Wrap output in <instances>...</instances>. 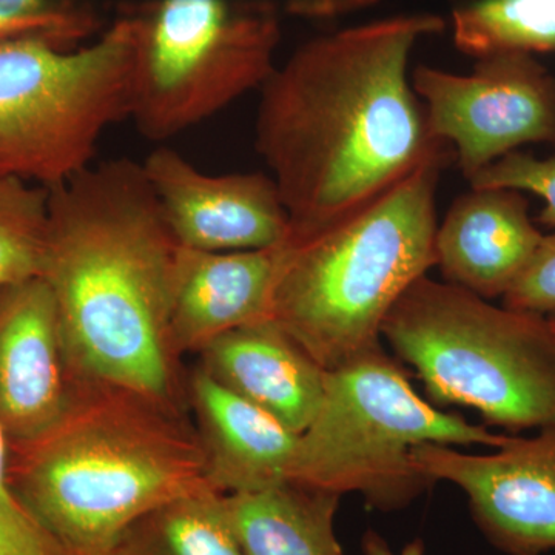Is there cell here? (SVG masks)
Here are the masks:
<instances>
[{"mask_svg": "<svg viewBox=\"0 0 555 555\" xmlns=\"http://www.w3.org/2000/svg\"><path fill=\"white\" fill-rule=\"evenodd\" d=\"M547 320H550L551 328H553L555 335V313L554 315L547 317Z\"/></svg>", "mask_w": 555, "mask_h": 555, "instance_id": "obj_27", "label": "cell"}, {"mask_svg": "<svg viewBox=\"0 0 555 555\" xmlns=\"http://www.w3.org/2000/svg\"><path fill=\"white\" fill-rule=\"evenodd\" d=\"M341 495L284 481L261 491L224 495L244 555H345L335 535Z\"/></svg>", "mask_w": 555, "mask_h": 555, "instance_id": "obj_17", "label": "cell"}, {"mask_svg": "<svg viewBox=\"0 0 555 555\" xmlns=\"http://www.w3.org/2000/svg\"><path fill=\"white\" fill-rule=\"evenodd\" d=\"M280 246L201 251L182 246L170 313L175 352L198 353L211 339L270 318Z\"/></svg>", "mask_w": 555, "mask_h": 555, "instance_id": "obj_16", "label": "cell"}, {"mask_svg": "<svg viewBox=\"0 0 555 555\" xmlns=\"http://www.w3.org/2000/svg\"><path fill=\"white\" fill-rule=\"evenodd\" d=\"M142 167L181 246L257 250L291 235V218L270 175L207 173L169 147L153 150Z\"/></svg>", "mask_w": 555, "mask_h": 555, "instance_id": "obj_12", "label": "cell"}, {"mask_svg": "<svg viewBox=\"0 0 555 555\" xmlns=\"http://www.w3.org/2000/svg\"><path fill=\"white\" fill-rule=\"evenodd\" d=\"M448 159L427 160L346 218L281 244L270 318L326 371L382 345L387 313L437 266Z\"/></svg>", "mask_w": 555, "mask_h": 555, "instance_id": "obj_4", "label": "cell"}, {"mask_svg": "<svg viewBox=\"0 0 555 555\" xmlns=\"http://www.w3.org/2000/svg\"><path fill=\"white\" fill-rule=\"evenodd\" d=\"M181 247L142 163L91 164L49 189L40 278L82 385L188 416V383L170 339Z\"/></svg>", "mask_w": 555, "mask_h": 555, "instance_id": "obj_2", "label": "cell"}, {"mask_svg": "<svg viewBox=\"0 0 555 555\" xmlns=\"http://www.w3.org/2000/svg\"><path fill=\"white\" fill-rule=\"evenodd\" d=\"M423 553H425V547H423L422 540H414V542L404 546V550L401 551L400 555H423Z\"/></svg>", "mask_w": 555, "mask_h": 555, "instance_id": "obj_26", "label": "cell"}, {"mask_svg": "<svg viewBox=\"0 0 555 555\" xmlns=\"http://www.w3.org/2000/svg\"><path fill=\"white\" fill-rule=\"evenodd\" d=\"M104 555H244L224 495L210 486L139 517Z\"/></svg>", "mask_w": 555, "mask_h": 555, "instance_id": "obj_18", "label": "cell"}, {"mask_svg": "<svg viewBox=\"0 0 555 555\" xmlns=\"http://www.w3.org/2000/svg\"><path fill=\"white\" fill-rule=\"evenodd\" d=\"M503 299L506 308L535 315L555 313V232L543 236L534 257Z\"/></svg>", "mask_w": 555, "mask_h": 555, "instance_id": "obj_23", "label": "cell"}, {"mask_svg": "<svg viewBox=\"0 0 555 555\" xmlns=\"http://www.w3.org/2000/svg\"><path fill=\"white\" fill-rule=\"evenodd\" d=\"M411 82L467 181L521 145L555 144V76L531 54L481 57L469 75L418 65Z\"/></svg>", "mask_w": 555, "mask_h": 555, "instance_id": "obj_9", "label": "cell"}, {"mask_svg": "<svg viewBox=\"0 0 555 555\" xmlns=\"http://www.w3.org/2000/svg\"><path fill=\"white\" fill-rule=\"evenodd\" d=\"M7 480L60 555H104L139 517L210 486L189 416L93 387L49 434L10 449Z\"/></svg>", "mask_w": 555, "mask_h": 555, "instance_id": "obj_3", "label": "cell"}, {"mask_svg": "<svg viewBox=\"0 0 555 555\" xmlns=\"http://www.w3.org/2000/svg\"><path fill=\"white\" fill-rule=\"evenodd\" d=\"M509 438L427 403L378 345L327 371L323 400L299 436L288 481L338 495L358 492L372 506L393 509L433 485L412 462V448L495 449Z\"/></svg>", "mask_w": 555, "mask_h": 555, "instance_id": "obj_6", "label": "cell"}, {"mask_svg": "<svg viewBox=\"0 0 555 555\" xmlns=\"http://www.w3.org/2000/svg\"><path fill=\"white\" fill-rule=\"evenodd\" d=\"M452 38L476 60L555 53V0H473L452 11Z\"/></svg>", "mask_w": 555, "mask_h": 555, "instance_id": "obj_19", "label": "cell"}, {"mask_svg": "<svg viewBox=\"0 0 555 555\" xmlns=\"http://www.w3.org/2000/svg\"><path fill=\"white\" fill-rule=\"evenodd\" d=\"M87 387L69 364L46 280L0 287V427L10 449L60 425Z\"/></svg>", "mask_w": 555, "mask_h": 555, "instance_id": "obj_11", "label": "cell"}, {"mask_svg": "<svg viewBox=\"0 0 555 555\" xmlns=\"http://www.w3.org/2000/svg\"><path fill=\"white\" fill-rule=\"evenodd\" d=\"M94 28L91 11L72 0H0V40L40 39L78 49Z\"/></svg>", "mask_w": 555, "mask_h": 555, "instance_id": "obj_21", "label": "cell"}, {"mask_svg": "<svg viewBox=\"0 0 555 555\" xmlns=\"http://www.w3.org/2000/svg\"><path fill=\"white\" fill-rule=\"evenodd\" d=\"M134 20L130 119L150 141L198 126L276 68L281 27L269 2L153 0Z\"/></svg>", "mask_w": 555, "mask_h": 555, "instance_id": "obj_8", "label": "cell"}, {"mask_svg": "<svg viewBox=\"0 0 555 555\" xmlns=\"http://www.w3.org/2000/svg\"><path fill=\"white\" fill-rule=\"evenodd\" d=\"M188 401L211 489L222 495L244 494L288 481L297 434L199 366L189 375Z\"/></svg>", "mask_w": 555, "mask_h": 555, "instance_id": "obj_15", "label": "cell"}, {"mask_svg": "<svg viewBox=\"0 0 555 555\" xmlns=\"http://www.w3.org/2000/svg\"><path fill=\"white\" fill-rule=\"evenodd\" d=\"M436 14H400L309 40L261 87L255 147L291 218L315 232L366 206L451 145L427 126L408 68Z\"/></svg>", "mask_w": 555, "mask_h": 555, "instance_id": "obj_1", "label": "cell"}, {"mask_svg": "<svg viewBox=\"0 0 555 555\" xmlns=\"http://www.w3.org/2000/svg\"><path fill=\"white\" fill-rule=\"evenodd\" d=\"M473 189H513L534 193L545 201L539 221L555 229V155L537 158L511 152L469 179Z\"/></svg>", "mask_w": 555, "mask_h": 555, "instance_id": "obj_22", "label": "cell"}, {"mask_svg": "<svg viewBox=\"0 0 555 555\" xmlns=\"http://www.w3.org/2000/svg\"><path fill=\"white\" fill-rule=\"evenodd\" d=\"M382 338L440 406L474 409L488 425L514 433L555 423V335L547 317L496 308L425 275L387 313Z\"/></svg>", "mask_w": 555, "mask_h": 555, "instance_id": "obj_5", "label": "cell"}, {"mask_svg": "<svg viewBox=\"0 0 555 555\" xmlns=\"http://www.w3.org/2000/svg\"><path fill=\"white\" fill-rule=\"evenodd\" d=\"M198 356L215 382L297 436L317 415L327 371L272 318L219 335Z\"/></svg>", "mask_w": 555, "mask_h": 555, "instance_id": "obj_13", "label": "cell"}, {"mask_svg": "<svg viewBox=\"0 0 555 555\" xmlns=\"http://www.w3.org/2000/svg\"><path fill=\"white\" fill-rule=\"evenodd\" d=\"M49 189L0 178V287L42 276Z\"/></svg>", "mask_w": 555, "mask_h": 555, "instance_id": "obj_20", "label": "cell"}, {"mask_svg": "<svg viewBox=\"0 0 555 555\" xmlns=\"http://www.w3.org/2000/svg\"><path fill=\"white\" fill-rule=\"evenodd\" d=\"M543 236L529 218L524 192L470 188L438 225L437 266L454 286L488 301L503 298L534 257Z\"/></svg>", "mask_w": 555, "mask_h": 555, "instance_id": "obj_14", "label": "cell"}, {"mask_svg": "<svg viewBox=\"0 0 555 555\" xmlns=\"http://www.w3.org/2000/svg\"><path fill=\"white\" fill-rule=\"evenodd\" d=\"M412 462L430 481H449L465 492L486 539L506 555H543L555 550V423L532 437H513L491 454L423 443Z\"/></svg>", "mask_w": 555, "mask_h": 555, "instance_id": "obj_10", "label": "cell"}, {"mask_svg": "<svg viewBox=\"0 0 555 555\" xmlns=\"http://www.w3.org/2000/svg\"><path fill=\"white\" fill-rule=\"evenodd\" d=\"M138 22L90 46L0 40V178L53 189L93 164L102 134L129 119Z\"/></svg>", "mask_w": 555, "mask_h": 555, "instance_id": "obj_7", "label": "cell"}, {"mask_svg": "<svg viewBox=\"0 0 555 555\" xmlns=\"http://www.w3.org/2000/svg\"><path fill=\"white\" fill-rule=\"evenodd\" d=\"M0 555H60L27 514L0 503Z\"/></svg>", "mask_w": 555, "mask_h": 555, "instance_id": "obj_24", "label": "cell"}, {"mask_svg": "<svg viewBox=\"0 0 555 555\" xmlns=\"http://www.w3.org/2000/svg\"><path fill=\"white\" fill-rule=\"evenodd\" d=\"M9 440H7L5 434H3L2 427H0V503L22 511L9 489V480H7V474H9ZM22 513H24V511H22Z\"/></svg>", "mask_w": 555, "mask_h": 555, "instance_id": "obj_25", "label": "cell"}]
</instances>
